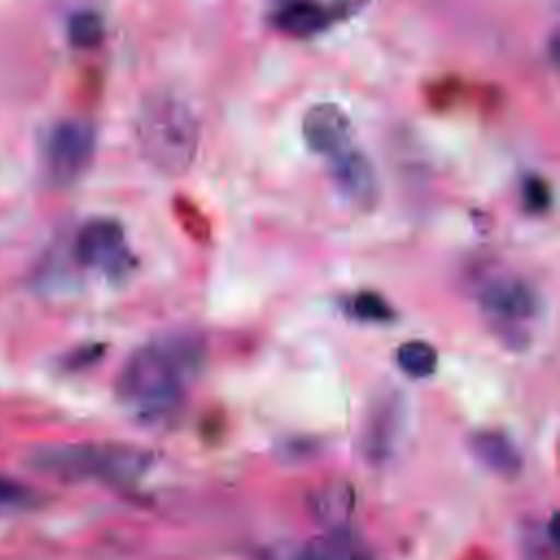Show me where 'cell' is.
<instances>
[{"label": "cell", "instance_id": "cell-1", "mask_svg": "<svg viewBox=\"0 0 560 560\" xmlns=\"http://www.w3.org/2000/svg\"><path fill=\"white\" fill-rule=\"evenodd\" d=\"M188 339H171L138 348L120 368L116 396L120 405L144 424L168 418L182 400L184 378L199 361Z\"/></svg>", "mask_w": 560, "mask_h": 560}, {"label": "cell", "instance_id": "cell-2", "mask_svg": "<svg viewBox=\"0 0 560 560\" xmlns=\"http://www.w3.org/2000/svg\"><path fill=\"white\" fill-rule=\"evenodd\" d=\"M153 464L147 448L133 444H57L31 455V466L61 481L94 479L114 488L140 481Z\"/></svg>", "mask_w": 560, "mask_h": 560}, {"label": "cell", "instance_id": "cell-3", "mask_svg": "<svg viewBox=\"0 0 560 560\" xmlns=\"http://www.w3.org/2000/svg\"><path fill=\"white\" fill-rule=\"evenodd\" d=\"M136 136L142 158L164 175L186 173L199 149L195 114L171 94H153L140 105Z\"/></svg>", "mask_w": 560, "mask_h": 560}, {"label": "cell", "instance_id": "cell-4", "mask_svg": "<svg viewBox=\"0 0 560 560\" xmlns=\"http://www.w3.org/2000/svg\"><path fill=\"white\" fill-rule=\"evenodd\" d=\"M407 424L405 396L396 387H385L374 394L365 411L359 448L372 466L387 464L402 442Z\"/></svg>", "mask_w": 560, "mask_h": 560}, {"label": "cell", "instance_id": "cell-5", "mask_svg": "<svg viewBox=\"0 0 560 560\" xmlns=\"http://www.w3.org/2000/svg\"><path fill=\"white\" fill-rule=\"evenodd\" d=\"M77 260L103 276L120 278L133 267L122 225L109 217H96L81 225L74 238Z\"/></svg>", "mask_w": 560, "mask_h": 560}, {"label": "cell", "instance_id": "cell-6", "mask_svg": "<svg viewBox=\"0 0 560 560\" xmlns=\"http://www.w3.org/2000/svg\"><path fill=\"white\" fill-rule=\"evenodd\" d=\"M96 133L85 120L70 118L57 122L46 138V171L50 179L59 186L77 182L90 166L94 158Z\"/></svg>", "mask_w": 560, "mask_h": 560}, {"label": "cell", "instance_id": "cell-7", "mask_svg": "<svg viewBox=\"0 0 560 560\" xmlns=\"http://www.w3.org/2000/svg\"><path fill=\"white\" fill-rule=\"evenodd\" d=\"M479 304L492 324L510 332L532 322L540 311V298L534 287L516 276L492 278L481 289Z\"/></svg>", "mask_w": 560, "mask_h": 560}, {"label": "cell", "instance_id": "cell-8", "mask_svg": "<svg viewBox=\"0 0 560 560\" xmlns=\"http://www.w3.org/2000/svg\"><path fill=\"white\" fill-rule=\"evenodd\" d=\"M368 0H332V2H317L304 0L291 7H282L271 11V24L291 37H311L317 33L328 31L337 22L348 20Z\"/></svg>", "mask_w": 560, "mask_h": 560}, {"label": "cell", "instance_id": "cell-9", "mask_svg": "<svg viewBox=\"0 0 560 560\" xmlns=\"http://www.w3.org/2000/svg\"><path fill=\"white\" fill-rule=\"evenodd\" d=\"M302 136L308 149L326 160L352 147L350 118L335 103L313 105L302 118Z\"/></svg>", "mask_w": 560, "mask_h": 560}, {"label": "cell", "instance_id": "cell-10", "mask_svg": "<svg viewBox=\"0 0 560 560\" xmlns=\"http://www.w3.org/2000/svg\"><path fill=\"white\" fill-rule=\"evenodd\" d=\"M335 186L357 206L372 208L378 199V179L372 162L357 149L350 147L343 153L328 160Z\"/></svg>", "mask_w": 560, "mask_h": 560}, {"label": "cell", "instance_id": "cell-11", "mask_svg": "<svg viewBox=\"0 0 560 560\" xmlns=\"http://www.w3.org/2000/svg\"><path fill=\"white\" fill-rule=\"evenodd\" d=\"M475 459L499 477H516L523 470V457L514 442L497 429H481L468 438Z\"/></svg>", "mask_w": 560, "mask_h": 560}, {"label": "cell", "instance_id": "cell-12", "mask_svg": "<svg viewBox=\"0 0 560 560\" xmlns=\"http://www.w3.org/2000/svg\"><path fill=\"white\" fill-rule=\"evenodd\" d=\"M306 503L317 523L337 529L343 527L354 512V490L348 481H326L308 494Z\"/></svg>", "mask_w": 560, "mask_h": 560}, {"label": "cell", "instance_id": "cell-13", "mask_svg": "<svg viewBox=\"0 0 560 560\" xmlns=\"http://www.w3.org/2000/svg\"><path fill=\"white\" fill-rule=\"evenodd\" d=\"M315 560H372L363 542L348 534L343 527L330 529L328 534L306 542Z\"/></svg>", "mask_w": 560, "mask_h": 560}, {"label": "cell", "instance_id": "cell-14", "mask_svg": "<svg viewBox=\"0 0 560 560\" xmlns=\"http://www.w3.org/2000/svg\"><path fill=\"white\" fill-rule=\"evenodd\" d=\"M396 363L407 376L427 378L438 368V352L431 343L420 341V339H411V341H407L398 348Z\"/></svg>", "mask_w": 560, "mask_h": 560}, {"label": "cell", "instance_id": "cell-15", "mask_svg": "<svg viewBox=\"0 0 560 560\" xmlns=\"http://www.w3.org/2000/svg\"><path fill=\"white\" fill-rule=\"evenodd\" d=\"M105 37V24L94 11H77L68 22V39L74 48H96Z\"/></svg>", "mask_w": 560, "mask_h": 560}, {"label": "cell", "instance_id": "cell-16", "mask_svg": "<svg viewBox=\"0 0 560 560\" xmlns=\"http://www.w3.org/2000/svg\"><path fill=\"white\" fill-rule=\"evenodd\" d=\"M521 197H523V206L527 212L532 214H542L549 210L551 206V188L549 184L538 177V175H527L523 179L521 186Z\"/></svg>", "mask_w": 560, "mask_h": 560}, {"label": "cell", "instance_id": "cell-17", "mask_svg": "<svg viewBox=\"0 0 560 560\" xmlns=\"http://www.w3.org/2000/svg\"><path fill=\"white\" fill-rule=\"evenodd\" d=\"M352 313L363 319V322H387L392 319V306L378 295V293H372V291H363L359 293L354 300H352Z\"/></svg>", "mask_w": 560, "mask_h": 560}, {"label": "cell", "instance_id": "cell-18", "mask_svg": "<svg viewBox=\"0 0 560 560\" xmlns=\"http://www.w3.org/2000/svg\"><path fill=\"white\" fill-rule=\"evenodd\" d=\"M35 501V492L20 483L18 479L0 475V505L4 508H26Z\"/></svg>", "mask_w": 560, "mask_h": 560}, {"label": "cell", "instance_id": "cell-19", "mask_svg": "<svg viewBox=\"0 0 560 560\" xmlns=\"http://www.w3.org/2000/svg\"><path fill=\"white\" fill-rule=\"evenodd\" d=\"M175 212L179 217V221L184 223V228L195 236V238H206L208 234V221L206 217L197 210V206H192L188 199H177L175 201Z\"/></svg>", "mask_w": 560, "mask_h": 560}, {"label": "cell", "instance_id": "cell-20", "mask_svg": "<svg viewBox=\"0 0 560 560\" xmlns=\"http://www.w3.org/2000/svg\"><path fill=\"white\" fill-rule=\"evenodd\" d=\"M267 560H315L306 545H276L267 551Z\"/></svg>", "mask_w": 560, "mask_h": 560}, {"label": "cell", "instance_id": "cell-21", "mask_svg": "<svg viewBox=\"0 0 560 560\" xmlns=\"http://www.w3.org/2000/svg\"><path fill=\"white\" fill-rule=\"evenodd\" d=\"M547 536H549L551 547L556 549L558 547V514H551V518L547 523Z\"/></svg>", "mask_w": 560, "mask_h": 560}, {"label": "cell", "instance_id": "cell-22", "mask_svg": "<svg viewBox=\"0 0 560 560\" xmlns=\"http://www.w3.org/2000/svg\"><path fill=\"white\" fill-rule=\"evenodd\" d=\"M298 2H304V0H271V9H282V7H291V4H298Z\"/></svg>", "mask_w": 560, "mask_h": 560}]
</instances>
